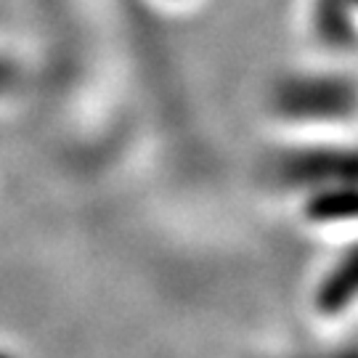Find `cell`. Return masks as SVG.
Returning a JSON list of instances; mask_svg holds the SVG:
<instances>
[{
    "label": "cell",
    "instance_id": "1",
    "mask_svg": "<svg viewBox=\"0 0 358 358\" xmlns=\"http://www.w3.org/2000/svg\"><path fill=\"white\" fill-rule=\"evenodd\" d=\"M0 358H8V356H0Z\"/></svg>",
    "mask_w": 358,
    "mask_h": 358
}]
</instances>
